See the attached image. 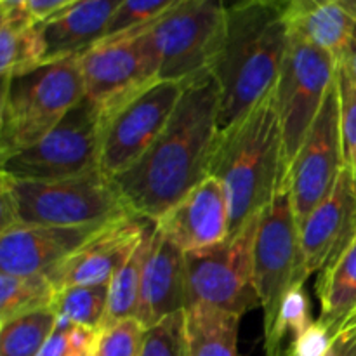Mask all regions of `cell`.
<instances>
[{
    "label": "cell",
    "mask_w": 356,
    "mask_h": 356,
    "mask_svg": "<svg viewBox=\"0 0 356 356\" xmlns=\"http://www.w3.org/2000/svg\"><path fill=\"white\" fill-rule=\"evenodd\" d=\"M219 110L221 92L212 72L184 86L159 139L131 169L113 179L136 216L155 222L209 176Z\"/></svg>",
    "instance_id": "obj_1"
},
{
    "label": "cell",
    "mask_w": 356,
    "mask_h": 356,
    "mask_svg": "<svg viewBox=\"0 0 356 356\" xmlns=\"http://www.w3.org/2000/svg\"><path fill=\"white\" fill-rule=\"evenodd\" d=\"M289 0H245L226 9L212 75L221 92L219 129L238 120L277 83L289 44Z\"/></svg>",
    "instance_id": "obj_2"
},
{
    "label": "cell",
    "mask_w": 356,
    "mask_h": 356,
    "mask_svg": "<svg viewBox=\"0 0 356 356\" xmlns=\"http://www.w3.org/2000/svg\"><path fill=\"white\" fill-rule=\"evenodd\" d=\"M209 176L221 179L228 191L229 236L259 216L287 183L275 87L243 117L219 129Z\"/></svg>",
    "instance_id": "obj_3"
},
{
    "label": "cell",
    "mask_w": 356,
    "mask_h": 356,
    "mask_svg": "<svg viewBox=\"0 0 356 356\" xmlns=\"http://www.w3.org/2000/svg\"><path fill=\"white\" fill-rule=\"evenodd\" d=\"M0 232L13 226L104 225L134 212L103 172L63 181H23L2 172Z\"/></svg>",
    "instance_id": "obj_4"
},
{
    "label": "cell",
    "mask_w": 356,
    "mask_h": 356,
    "mask_svg": "<svg viewBox=\"0 0 356 356\" xmlns=\"http://www.w3.org/2000/svg\"><path fill=\"white\" fill-rule=\"evenodd\" d=\"M83 97L86 87L79 56L45 63L2 83V160L40 141Z\"/></svg>",
    "instance_id": "obj_5"
},
{
    "label": "cell",
    "mask_w": 356,
    "mask_h": 356,
    "mask_svg": "<svg viewBox=\"0 0 356 356\" xmlns=\"http://www.w3.org/2000/svg\"><path fill=\"white\" fill-rule=\"evenodd\" d=\"M221 0H181L145 31L160 82L188 83L211 72L226 30Z\"/></svg>",
    "instance_id": "obj_6"
},
{
    "label": "cell",
    "mask_w": 356,
    "mask_h": 356,
    "mask_svg": "<svg viewBox=\"0 0 356 356\" xmlns=\"http://www.w3.org/2000/svg\"><path fill=\"white\" fill-rule=\"evenodd\" d=\"M261 214L219 245L184 254L186 308L211 306L243 316L261 306L254 284V243Z\"/></svg>",
    "instance_id": "obj_7"
},
{
    "label": "cell",
    "mask_w": 356,
    "mask_h": 356,
    "mask_svg": "<svg viewBox=\"0 0 356 356\" xmlns=\"http://www.w3.org/2000/svg\"><path fill=\"white\" fill-rule=\"evenodd\" d=\"M103 115L83 97L35 145L2 160V172L23 181H63L99 172Z\"/></svg>",
    "instance_id": "obj_8"
},
{
    "label": "cell",
    "mask_w": 356,
    "mask_h": 356,
    "mask_svg": "<svg viewBox=\"0 0 356 356\" xmlns=\"http://www.w3.org/2000/svg\"><path fill=\"white\" fill-rule=\"evenodd\" d=\"M336 72L337 61L330 52L289 30L284 65L275 83L287 172L336 82Z\"/></svg>",
    "instance_id": "obj_9"
},
{
    "label": "cell",
    "mask_w": 356,
    "mask_h": 356,
    "mask_svg": "<svg viewBox=\"0 0 356 356\" xmlns=\"http://www.w3.org/2000/svg\"><path fill=\"white\" fill-rule=\"evenodd\" d=\"M306 280L301 235L287 181L261 212L254 243V284L263 308L264 332L273 327L285 294Z\"/></svg>",
    "instance_id": "obj_10"
},
{
    "label": "cell",
    "mask_w": 356,
    "mask_h": 356,
    "mask_svg": "<svg viewBox=\"0 0 356 356\" xmlns=\"http://www.w3.org/2000/svg\"><path fill=\"white\" fill-rule=\"evenodd\" d=\"M152 24L103 38L79 56L86 97L101 111L103 122L160 82L156 63L145 42V31Z\"/></svg>",
    "instance_id": "obj_11"
},
{
    "label": "cell",
    "mask_w": 356,
    "mask_h": 356,
    "mask_svg": "<svg viewBox=\"0 0 356 356\" xmlns=\"http://www.w3.org/2000/svg\"><path fill=\"white\" fill-rule=\"evenodd\" d=\"M186 83L156 82L104 118L99 170L115 179L131 169L169 124Z\"/></svg>",
    "instance_id": "obj_12"
},
{
    "label": "cell",
    "mask_w": 356,
    "mask_h": 356,
    "mask_svg": "<svg viewBox=\"0 0 356 356\" xmlns=\"http://www.w3.org/2000/svg\"><path fill=\"white\" fill-rule=\"evenodd\" d=\"M344 169L339 92L334 82L289 170V191L299 228L313 209L329 197Z\"/></svg>",
    "instance_id": "obj_13"
},
{
    "label": "cell",
    "mask_w": 356,
    "mask_h": 356,
    "mask_svg": "<svg viewBox=\"0 0 356 356\" xmlns=\"http://www.w3.org/2000/svg\"><path fill=\"white\" fill-rule=\"evenodd\" d=\"M153 225V221L136 214L110 221L79 250L45 275L56 291L76 285L110 284Z\"/></svg>",
    "instance_id": "obj_14"
},
{
    "label": "cell",
    "mask_w": 356,
    "mask_h": 356,
    "mask_svg": "<svg viewBox=\"0 0 356 356\" xmlns=\"http://www.w3.org/2000/svg\"><path fill=\"white\" fill-rule=\"evenodd\" d=\"M229 198L216 176H207L155 221V228L184 254L202 252L229 236Z\"/></svg>",
    "instance_id": "obj_15"
},
{
    "label": "cell",
    "mask_w": 356,
    "mask_h": 356,
    "mask_svg": "<svg viewBox=\"0 0 356 356\" xmlns=\"http://www.w3.org/2000/svg\"><path fill=\"white\" fill-rule=\"evenodd\" d=\"M306 277L336 263L356 238L353 172L344 169L329 197L320 202L299 228Z\"/></svg>",
    "instance_id": "obj_16"
},
{
    "label": "cell",
    "mask_w": 356,
    "mask_h": 356,
    "mask_svg": "<svg viewBox=\"0 0 356 356\" xmlns=\"http://www.w3.org/2000/svg\"><path fill=\"white\" fill-rule=\"evenodd\" d=\"M104 225L13 226L0 232V273L45 275L79 250Z\"/></svg>",
    "instance_id": "obj_17"
},
{
    "label": "cell",
    "mask_w": 356,
    "mask_h": 356,
    "mask_svg": "<svg viewBox=\"0 0 356 356\" xmlns=\"http://www.w3.org/2000/svg\"><path fill=\"white\" fill-rule=\"evenodd\" d=\"M184 309V252L155 228L143 271L136 318L148 330Z\"/></svg>",
    "instance_id": "obj_18"
},
{
    "label": "cell",
    "mask_w": 356,
    "mask_h": 356,
    "mask_svg": "<svg viewBox=\"0 0 356 356\" xmlns=\"http://www.w3.org/2000/svg\"><path fill=\"white\" fill-rule=\"evenodd\" d=\"M122 0H80L42 21L45 63L80 56L106 33L111 16Z\"/></svg>",
    "instance_id": "obj_19"
},
{
    "label": "cell",
    "mask_w": 356,
    "mask_h": 356,
    "mask_svg": "<svg viewBox=\"0 0 356 356\" xmlns=\"http://www.w3.org/2000/svg\"><path fill=\"white\" fill-rule=\"evenodd\" d=\"M287 23L339 61L356 40V0H289Z\"/></svg>",
    "instance_id": "obj_20"
},
{
    "label": "cell",
    "mask_w": 356,
    "mask_h": 356,
    "mask_svg": "<svg viewBox=\"0 0 356 356\" xmlns=\"http://www.w3.org/2000/svg\"><path fill=\"white\" fill-rule=\"evenodd\" d=\"M45 65L40 23L26 7L0 14V75L2 83Z\"/></svg>",
    "instance_id": "obj_21"
},
{
    "label": "cell",
    "mask_w": 356,
    "mask_h": 356,
    "mask_svg": "<svg viewBox=\"0 0 356 356\" xmlns=\"http://www.w3.org/2000/svg\"><path fill=\"white\" fill-rule=\"evenodd\" d=\"M315 289L322 308L318 320L337 334L356 312V238L336 263L320 271Z\"/></svg>",
    "instance_id": "obj_22"
},
{
    "label": "cell",
    "mask_w": 356,
    "mask_h": 356,
    "mask_svg": "<svg viewBox=\"0 0 356 356\" xmlns=\"http://www.w3.org/2000/svg\"><path fill=\"white\" fill-rule=\"evenodd\" d=\"M186 316L188 356H240L238 325L242 316L211 306H191Z\"/></svg>",
    "instance_id": "obj_23"
},
{
    "label": "cell",
    "mask_w": 356,
    "mask_h": 356,
    "mask_svg": "<svg viewBox=\"0 0 356 356\" xmlns=\"http://www.w3.org/2000/svg\"><path fill=\"white\" fill-rule=\"evenodd\" d=\"M153 232H155V225L146 232L141 243L136 247L127 263L111 278L110 287H108L106 313H104L101 330L108 329L118 322H124L127 318H136L139 294H141L143 271H145L146 257H148L149 245H152Z\"/></svg>",
    "instance_id": "obj_24"
},
{
    "label": "cell",
    "mask_w": 356,
    "mask_h": 356,
    "mask_svg": "<svg viewBox=\"0 0 356 356\" xmlns=\"http://www.w3.org/2000/svg\"><path fill=\"white\" fill-rule=\"evenodd\" d=\"M56 287L47 275L0 273V322L51 308Z\"/></svg>",
    "instance_id": "obj_25"
},
{
    "label": "cell",
    "mask_w": 356,
    "mask_h": 356,
    "mask_svg": "<svg viewBox=\"0 0 356 356\" xmlns=\"http://www.w3.org/2000/svg\"><path fill=\"white\" fill-rule=\"evenodd\" d=\"M58 316L51 308L2 323L0 356H38L56 329Z\"/></svg>",
    "instance_id": "obj_26"
},
{
    "label": "cell",
    "mask_w": 356,
    "mask_h": 356,
    "mask_svg": "<svg viewBox=\"0 0 356 356\" xmlns=\"http://www.w3.org/2000/svg\"><path fill=\"white\" fill-rule=\"evenodd\" d=\"M108 287L103 285H76L56 291L51 309L59 318L70 320L75 325L101 330L108 305Z\"/></svg>",
    "instance_id": "obj_27"
},
{
    "label": "cell",
    "mask_w": 356,
    "mask_h": 356,
    "mask_svg": "<svg viewBox=\"0 0 356 356\" xmlns=\"http://www.w3.org/2000/svg\"><path fill=\"white\" fill-rule=\"evenodd\" d=\"M315 320L312 318L309 298L305 291V284H296L285 294L280 312L273 327L264 332V351L266 356H280L285 350L284 343L287 337L291 341L305 332Z\"/></svg>",
    "instance_id": "obj_28"
},
{
    "label": "cell",
    "mask_w": 356,
    "mask_h": 356,
    "mask_svg": "<svg viewBox=\"0 0 356 356\" xmlns=\"http://www.w3.org/2000/svg\"><path fill=\"white\" fill-rule=\"evenodd\" d=\"M179 2L181 0H122L118 9L111 16L103 38L148 26L159 21L163 14L169 13Z\"/></svg>",
    "instance_id": "obj_29"
},
{
    "label": "cell",
    "mask_w": 356,
    "mask_h": 356,
    "mask_svg": "<svg viewBox=\"0 0 356 356\" xmlns=\"http://www.w3.org/2000/svg\"><path fill=\"white\" fill-rule=\"evenodd\" d=\"M141 356H188L184 312L174 313L146 330Z\"/></svg>",
    "instance_id": "obj_30"
},
{
    "label": "cell",
    "mask_w": 356,
    "mask_h": 356,
    "mask_svg": "<svg viewBox=\"0 0 356 356\" xmlns=\"http://www.w3.org/2000/svg\"><path fill=\"white\" fill-rule=\"evenodd\" d=\"M146 329L138 318H127L101 330L96 356H141Z\"/></svg>",
    "instance_id": "obj_31"
},
{
    "label": "cell",
    "mask_w": 356,
    "mask_h": 356,
    "mask_svg": "<svg viewBox=\"0 0 356 356\" xmlns=\"http://www.w3.org/2000/svg\"><path fill=\"white\" fill-rule=\"evenodd\" d=\"M337 92H339L341 139H343L344 165L356 169V86L346 79L343 72H336Z\"/></svg>",
    "instance_id": "obj_32"
},
{
    "label": "cell",
    "mask_w": 356,
    "mask_h": 356,
    "mask_svg": "<svg viewBox=\"0 0 356 356\" xmlns=\"http://www.w3.org/2000/svg\"><path fill=\"white\" fill-rule=\"evenodd\" d=\"M336 334L322 322L315 320L308 329L291 341L280 356H327L332 350Z\"/></svg>",
    "instance_id": "obj_33"
},
{
    "label": "cell",
    "mask_w": 356,
    "mask_h": 356,
    "mask_svg": "<svg viewBox=\"0 0 356 356\" xmlns=\"http://www.w3.org/2000/svg\"><path fill=\"white\" fill-rule=\"evenodd\" d=\"M73 327H75V323L58 316L54 332L49 337L47 343L44 344V348H42L38 356H72L75 353L72 341Z\"/></svg>",
    "instance_id": "obj_34"
},
{
    "label": "cell",
    "mask_w": 356,
    "mask_h": 356,
    "mask_svg": "<svg viewBox=\"0 0 356 356\" xmlns=\"http://www.w3.org/2000/svg\"><path fill=\"white\" fill-rule=\"evenodd\" d=\"M76 2H80V0H28L26 9L37 23H42V21L54 16L56 13Z\"/></svg>",
    "instance_id": "obj_35"
},
{
    "label": "cell",
    "mask_w": 356,
    "mask_h": 356,
    "mask_svg": "<svg viewBox=\"0 0 356 356\" xmlns=\"http://www.w3.org/2000/svg\"><path fill=\"white\" fill-rule=\"evenodd\" d=\"M337 68L346 75V79L350 82H353L356 86V40L353 42L350 49H348L346 54L337 61Z\"/></svg>",
    "instance_id": "obj_36"
},
{
    "label": "cell",
    "mask_w": 356,
    "mask_h": 356,
    "mask_svg": "<svg viewBox=\"0 0 356 356\" xmlns=\"http://www.w3.org/2000/svg\"><path fill=\"white\" fill-rule=\"evenodd\" d=\"M28 0H0V14L10 13V10L23 9L26 7Z\"/></svg>",
    "instance_id": "obj_37"
},
{
    "label": "cell",
    "mask_w": 356,
    "mask_h": 356,
    "mask_svg": "<svg viewBox=\"0 0 356 356\" xmlns=\"http://www.w3.org/2000/svg\"><path fill=\"white\" fill-rule=\"evenodd\" d=\"M343 351H344L343 339H341V337H339V334H336V337H334L332 350H330V353L327 355V356H343Z\"/></svg>",
    "instance_id": "obj_38"
},
{
    "label": "cell",
    "mask_w": 356,
    "mask_h": 356,
    "mask_svg": "<svg viewBox=\"0 0 356 356\" xmlns=\"http://www.w3.org/2000/svg\"><path fill=\"white\" fill-rule=\"evenodd\" d=\"M242 2H245V0H221V3L226 7V9H229V7L233 6H238V3Z\"/></svg>",
    "instance_id": "obj_39"
},
{
    "label": "cell",
    "mask_w": 356,
    "mask_h": 356,
    "mask_svg": "<svg viewBox=\"0 0 356 356\" xmlns=\"http://www.w3.org/2000/svg\"><path fill=\"white\" fill-rule=\"evenodd\" d=\"M72 356H96V353H73Z\"/></svg>",
    "instance_id": "obj_40"
},
{
    "label": "cell",
    "mask_w": 356,
    "mask_h": 356,
    "mask_svg": "<svg viewBox=\"0 0 356 356\" xmlns=\"http://www.w3.org/2000/svg\"><path fill=\"white\" fill-rule=\"evenodd\" d=\"M351 172H353V184H355V190H356V169L351 170Z\"/></svg>",
    "instance_id": "obj_41"
},
{
    "label": "cell",
    "mask_w": 356,
    "mask_h": 356,
    "mask_svg": "<svg viewBox=\"0 0 356 356\" xmlns=\"http://www.w3.org/2000/svg\"><path fill=\"white\" fill-rule=\"evenodd\" d=\"M350 320H356V312H355V315L353 316H351V318Z\"/></svg>",
    "instance_id": "obj_42"
}]
</instances>
